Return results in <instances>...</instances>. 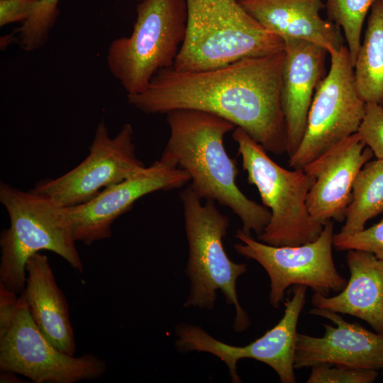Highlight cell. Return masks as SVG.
<instances>
[{
  "instance_id": "obj_1",
  "label": "cell",
  "mask_w": 383,
  "mask_h": 383,
  "mask_svg": "<svg viewBox=\"0 0 383 383\" xmlns=\"http://www.w3.org/2000/svg\"><path fill=\"white\" fill-rule=\"evenodd\" d=\"M284 50L245 58L206 71L162 69L145 91L128 94L145 113L194 109L220 116L243 129L267 152H287L280 89Z\"/></svg>"
},
{
  "instance_id": "obj_2",
  "label": "cell",
  "mask_w": 383,
  "mask_h": 383,
  "mask_svg": "<svg viewBox=\"0 0 383 383\" xmlns=\"http://www.w3.org/2000/svg\"><path fill=\"white\" fill-rule=\"evenodd\" d=\"M166 114L170 135L160 160L186 171L196 195L228 207L240 218L245 233L254 231L259 236L271 213L238 187L239 171L223 143L235 126L199 110L176 109Z\"/></svg>"
},
{
  "instance_id": "obj_3",
  "label": "cell",
  "mask_w": 383,
  "mask_h": 383,
  "mask_svg": "<svg viewBox=\"0 0 383 383\" xmlns=\"http://www.w3.org/2000/svg\"><path fill=\"white\" fill-rule=\"evenodd\" d=\"M186 2V35L172 67L177 71L211 70L284 50V40L265 28L238 0Z\"/></svg>"
},
{
  "instance_id": "obj_4",
  "label": "cell",
  "mask_w": 383,
  "mask_h": 383,
  "mask_svg": "<svg viewBox=\"0 0 383 383\" xmlns=\"http://www.w3.org/2000/svg\"><path fill=\"white\" fill-rule=\"evenodd\" d=\"M0 201L10 226L0 235V284L16 294L23 292L28 259L40 250L62 257L82 272L84 265L65 209L32 190L24 192L0 184Z\"/></svg>"
},
{
  "instance_id": "obj_5",
  "label": "cell",
  "mask_w": 383,
  "mask_h": 383,
  "mask_svg": "<svg viewBox=\"0 0 383 383\" xmlns=\"http://www.w3.org/2000/svg\"><path fill=\"white\" fill-rule=\"evenodd\" d=\"M179 197L189 246L186 273L190 282L184 306L212 309L219 290L226 301L235 308L234 331L242 332L250 326V321L240 304L237 280L247 271V266L233 262L223 247L229 218L217 209L214 201L206 200L203 204L190 187Z\"/></svg>"
},
{
  "instance_id": "obj_6",
  "label": "cell",
  "mask_w": 383,
  "mask_h": 383,
  "mask_svg": "<svg viewBox=\"0 0 383 383\" xmlns=\"http://www.w3.org/2000/svg\"><path fill=\"white\" fill-rule=\"evenodd\" d=\"M233 139L248 182L257 189L263 206L271 213L258 240L274 246H294L316 240L323 226L311 219L306 206L313 179L304 169L287 170L279 165L239 127L233 130Z\"/></svg>"
},
{
  "instance_id": "obj_7",
  "label": "cell",
  "mask_w": 383,
  "mask_h": 383,
  "mask_svg": "<svg viewBox=\"0 0 383 383\" xmlns=\"http://www.w3.org/2000/svg\"><path fill=\"white\" fill-rule=\"evenodd\" d=\"M136 12L132 33L112 41L106 57L128 94L145 91L158 71L174 66L187 30L186 0H142Z\"/></svg>"
},
{
  "instance_id": "obj_8",
  "label": "cell",
  "mask_w": 383,
  "mask_h": 383,
  "mask_svg": "<svg viewBox=\"0 0 383 383\" xmlns=\"http://www.w3.org/2000/svg\"><path fill=\"white\" fill-rule=\"evenodd\" d=\"M331 67L318 84L309 109L305 132L295 153L292 169H303L330 148L357 132L366 103L356 89L347 46L330 54Z\"/></svg>"
},
{
  "instance_id": "obj_9",
  "label": "cell",
  "mask_w": 383,
  "mask_h": 383,
  "mask_svg": "<svg viewBox=\"0 0 383 383\" xmlns=\"http://www.w3.org/2000/svg\"><path fill=\"white\" fill-rule=\"evenodd\" d=\"M333 221H329L314 241L274 246L254 239L240 228L235 235L239 243L233 248L265 269L270 281V304L279 308L292 285H305L323 296L345 288L347 280L338 272L333 257Z\"/></svg>"
},
{
  "instance_id": "obj_10",
  "label": "cell",
  "mask_w": 383,
  "mask_h": 383,
  "mask_svg": "<svg viewBox=\"0 0 383 383\" xmlns=\"http://www.w3.org/2000/svg\"><path fill=\"white\" fill-rule=\"evenodd\" d=\"M133 133L132 126L125 123L117 135L111 138L105 122H100L89 148V155L65 174L40 181L32 191L60 207L90 201L104 189L145 167L136 155Z\"/></svg>"
},
{
  "instance_id": "obj_11",
  "label": "cell",
  "mask_w": 383,
  "mask_h": 383,
  "mask_svg": "<svg viewBox=\"0 0 383 383\" xmlns=\"http://www.w3.org/2000/svg\"><path fill=\"white\" fill-rule=\"evenodd\" d=\"M0 369L35 383H74L100 377L106 363L92 354L74 357L58 350L39 330L21 296L12 324L0 337Z\"/></svg>"
},
{
  "instance_id": "obj_12",
  "label": "cell",
  "mask_w": 383,
  "mask_h": 383,
  "mask_svg": "<svg viewBox=\"0 0 383 383\" xmlns=\"http://www.w3.org/2000/svg\"><path fill=\"white\" fill-rule=\"evenodd\" d=\"M307 287L296 285L292 299L285 301V310L281 320L259 338L244 346H235L218 340L202 328L187 323H179L175 328V347L180 353L204 352L223 362L231 381L241 382L237 372V363L242 359L262 362L278 374L282 383H295L294 352L296 326L306 301Z\"/></svg>"
},
{
  "instance_id": "obj_13",
  "label": "cell",
  "mask_w": 383,
  "mask_h": 383,
  "mask_svg": "<svg viewBox=\"0 0 383 383\" xmlns=\"http://www.w3.org/2000/svg\"><path fill=\"white\" fill-rule=\"evenodd\" d=\"M190 181L182 169L160 160L126 179L101 191L84 204L63 207L76 241L87 245L111 236L114 221L143 196L179 189Z\"/></svg>"
},
{
  "instance_id": "obj_14",
  "label": "cell",
  "mask_w": 383,
  "mask_h": 383,
  "mask_svg": "<svg viewBox=\"0 0 383 383\" xmlns=\"http://www.w3.org/2000/svg\"><path fill=\"white\" fill-rule=\"evenodd\" d=\"M311 314L326 318L336 325L324 324L323 337L296 333L294 369L321 365L359 369H383V334L346 321L338 313L314 307Z\"/></svg>"
},
{
  "instance_id": "obj_15",
  "label": "cell",
  "mask_w": 383,
  "mask_h": 383,
  "mask_svg": "<svg viewBox=\"0 0 383 383\" xmlns=\"http://www.w3.org/2000/svg\"><path fill=\"white\" fill-rule=\"evenodd\" d=\"M373 156L355 133L303 168L314 180L306 206L315 223L324 226L329 221H344L354 181Z\"/></svg>"
},
{
  "instance_id": "obj_16",
  "label": "cell",
  "mask_w": 383,
  "mask_h": 383,
  "mask_svg": "<svg viewBox=\"0 0 383 383\" xmlns=\"http://www.w3.org/2000/svg\"><path fill=\"white\" fill-rule=\"evenodd\" d=\"M284 42L280 100L290 157L303 138L316 89L324 77L328 52L301 39L286 38Z\"/></svg>"
},
{
  "instance_id": "obj_17",
  "label": "cell",
  "mask_w": 383,
  "mask_h": 383,
  "mask_svg": "<svg viewBox=\"0 0 383 383\" xmlns=\"http://www.w3.org/2000/svg\"><path fill=\"white\" fill-rule=\"evenodd\" d=\"M244 9L268 31L286 38L312 42L331 54L343 45L340 28L320 12L322 0H246Z\"/></svg>"
},
{
  "instance_id": "obj_18",
  "label": "cell",
  "mask_w": 383,
  "mask_h": 383,
  "mask_svg": "<svg viewBox=\"0 0 383 383\" xmlns=\"http://www.w3.org/2000/svg\"><path fill=\"white\" fill-rule=\"evenodd\" d=\"M346 260L350 278L345 288L334 296L315 292L311 303L316 308L360 318L383 334V259L370 252L349 250Z\"/></svg>"
},
{
  "instance_id": "obj_19",
  "label": "cell",
  "mask_w": 383,
  "mask_h": 383,
  "mask_svg": "<svg viewBox=\"0 0 383 383\" xmlns=\"http://www.w3.org/2000/svg\"><path fill=\"white\" fill-rule=\"evenodd\" d=\"M26 270L28 277L22 296L33 320L55 347L73 355L76 345L68 304L56 283L48 257L40 252L33 255Z\"/></svg>"
},
{
  "instance_id": "obj_20",
  "label": "cell",
  "mask_w": 383,
  "mask_h": 383,
  "mask_svg": "<svg viewBox=\"0 0 383 383\" xmlns=\"http://www.w3.org/2000/svg\"><path fill=\"white\" fill-rule=\"evenodd\" d=\"M353 69L360 98L383 105V0H376L370 9Z\"/></svg>"
},
{
  "instance_id": "obj_21",
  "label": "cell",
  "mask_w": 383,
  "mask_h": 383,
  "mask_svg": "<svg viewBox=\"0 0 383 383\" xmlns=\"http://www.w3.org/2000/svg\"><path fill=\"white\" fill-rule=\"evenodd\" d=\"M383 212V160L368 161L358 172L352 188L351 200L345 213L341 235L365 228L367 222Z\"/></svg>"
},
{
  "instance_id": "obj_22",
  "label": "cell",
  "mask_w": 383,
  "mask_h": 383,
  "mask_svg": "<svg viewBox=\"0 0 383 383\" xmlns=\"http://www.w3.org/2000/svg\"><path fill=\"white\" fill-rule=\"evenodd\" d=\"M375 1L325 0L329 20L343 30L353 66L361 45L364 21Z\"/></svg>"
},
{
  "instance_id": "obj_23",
  "label": "cell",
  "mask_w": 383,
  "mask_h": 383,
  "mask_svg": "<svg viewBox=\"0 0 383 383\" xmlns=\"http://www.w3.org/2000/svg\"><path fill=\"white\" fill-rule=\"evenodd\" d=\"M60 0H39L30 17L17 29L18 43L26 51L44 45L59 13Z\"/></svg>"
},
{
  "instance_id": "obj_24",
  "label": "cell",
  "mask_w": 383,
  "mask_h": 383,
  "mask_svg": "<svg viewBox=\"0 0 383 383\" xmlns=\"http://www.w3.org/2000/svg\"><path fill=\"white\" fill-rule=\"evenodd\" d=\"M311 368L307 383H372L378 376L375 370L340 365H321Z\"/></svg>"
},
{
  "instance_id": "obj_25",
  "label": "cell",
  "mask_w": 383,
  "mask_h": 383,
  "mask_svg": "<svg viewBox=\"0 0 383 383\" xmlns=\"http://www.w3.org/2000/svg\"><path fill=\"white\" fill-rule=\"evenodd\" d=\"M333 247L337 250H364L383 259V219L353 234H334Z\"/></svg>"
},
{
  "instance_id": "obj_26",
  "label": "cell",
  "mask_w": 383,
  "mask_h": 383,
  "mask_svg": "<svg viewBox=\"0 0 383 383\" xmlns=\"http://www.w3.org/2000/svg\"><path fill=\"white\" fill-rule=\"evenodd\" d=\"M357 133L376 158L383 160V105L366 103L365 115Z\"/></svg>"
},
{
  "instance_id": "obj_27",
  "label": "cell",
  "mask_w": 383,
  "mask_h": 383,
  "mask_svg": "<svg viewBox=\"0 0 383 383\" xmlns=\"http://www.w3.org/2000/svg\"><path fill=\"white\" fill-rule=\"evenodd\" d=\"M39 0H0V26L26 21Z\"/></svg>"
},
{
  "instance_id": "obj_28",
  "label": "cell",
  "mask_w": 383,
  "mask_h": 383,
  "mask_svg": "<svg viewBox=\"0 0 383 383\" xmlns=\"http://www.w3.org/2000/svg\"><path fill=\"white\" fill-rule=\"evenodd\" d=\"M19 298L0 284V337L9 328L15 318Z\"/></svg>"
},
{
  "instance_id": "obj_29",
  "label": "cell",
  "mask_w": 383,
  "mask_h": 383,
  "mask_svg": "<svg viewBox=\"0 0 383 383\" xmlns=\"http://www.w3.org/2000/svg\"><path fill=\"white\" fill-rule=\"evenodd\" d=\"M3 372L0 377V382H21V379L16 377V373L9 371H3Z\"/></svg>"
},
{
  "instance_id": "obj_30",
  "label": "cell",
  "mask_w": 383,
  "mask_h": 383,
  "mask_svg": "<svg viewBox=\"0 0 383 383\" xmlns=\"http://www.w3.org/2000/svg\"><path fill=\"white\" fill-rule=\"evenodd\" d=\"M238 1L240 2H242V1H246V0H238Z\"/></svg>"
}]
</instances>
